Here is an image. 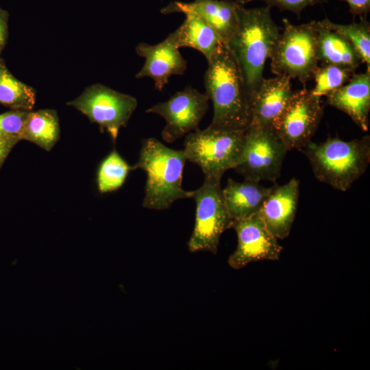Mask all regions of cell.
<instances>
[{
    "mask_svg": "<svg viewBox=\"0 0 370 370\" xmlns=\"http://www.w3.org/2000/svg\"><path fill=\"white\" fill-rule=\"evenodd\" d=\"M271 10L267 5L247 8L237 0V27L225 44L241 69L249 101L264 79L265 63L280 34Z\"/></svg>",
    "mask_w": 370,
    "mask_h": 370,
    "instance_id": "obj_1",
    "label": "cell"
},
{
    "mask_svg": "<svg viewBox=\"0 0 370 370\" xmlns=\"http://www.w3.org/2000/svg\"><path fill=\"white\" fill-rule=\"evenodd\" d=\"M205 94L213 105L209 126L245 130L251 122L249 98L238 64L225 44L208 61Z\"/></svg>",
    "mask_w": 370,
    "mask_h": 370,
    "instance_id": "obj_2",
    "label": "cell"
},
{
    "mask_svg": "<svg viewBox=\"0 0 370 370\" xmlns=\"http://www.w3.org/2000/svg\"><path fill=\"white\" fill-rule=\"evenodd\" d=\"M186 160L183 150L169 148L155 138L142 141L138 160L132 167L147 173L143 207L164 210L179 199L192 198L193 190L182 188Z\"/></svg>",
    "mask_w": 370,
    "mask_h": 370,
    "instance_id": "obj_3",
    "label": "cell"
},
{
    "mask_svg": "<svg viewBox=\"0 0 370 370\" xmlns=\"http://www.w3.org/2000/svg\"><path fill=\"white\" fill-rule=\"evenodd\" d=\"M309 160L314 177L332 188L347 191L367 171L370 162V136L346 141L328 137L310 141L300 149Z\"/></svg>",
    "mask_w": 370,
    "mask_h": 370,
    "instance_id": "obj_4",
    "label": "cell"
},
{
    "mask_svg": "<svg viewBox=\"0 0 370 370\" xmlns=\"http://www.w3.org/2000/svg\"><path fill=\"white\" fill-rule=\"evenodd\" d=\"M283 30L274 47L271 70L275 75L297 79L304 84L318 66L317 21L295 25L283 18Z\"/></svg>",
    "mask_w": 370,
    "mask_h": 370,
    "instance_id": "obj_5",
    "label": "cell"
},
{
    "mask_svg": "<svg viewBox=\"0 0 370 370\" xmlns=\"http://www.w3.org/2000/svg\"><path fill=\"white\" fill-rule=\"evenodd\" d=\"M245 130L208 126L186 134V160L198 165L205 177L221 180L223 173L236 166L241 158Z\"/></svg>",
    "mask_w": 370,
    "mask_h": 370,
    "instance_id": "obj_6",
    "label": "cell"
},
{
    "mask_svg": "<svg viewBox=\"0 0 370 370\" xmlns=\"http://www.w3.org/2000/svg\"><path fill=\"white\" fill-rule=\"evenodd\" d=\"M192 198L196 204V211L188 250L215 254L221 234L232 228L233 223L223 200L221 180L205 177L202 185L193 190Z\"/></svg>",
    "mask_w": 370,
    "mask_h": 370,
    "instance_id": "obj_7",
    "label": "cell"
},
{
    "mask_svg": "<svg viewBox=\"0 0 370 370\" xmlns=\"http://www.w3.org/2000/svg\"><path fill=\"white\" fill-rule=\"evenodd\" d=\"M288 149L272 127L249 125L235 171L244 180L275 182L281 173Z\"/></svg>",
    "mask_w": 370,
    "mask_h": 370,
    "instance_id": "obj_8",
    "label": "cell"
},
{
    "mask_svg": "<svg viewBox=\"0 0 370 370\" xmlns=\"http://www.w3.org/2000/svg\"><path fill=\"white\" fill-rule=\"evenodd\" d=\"M97 123L101 132H108L115 143L121 127L127 125L137 107V99L105 85L95 84L85 88L75 99L67 102Z\"/></svg>",
    "mask_w": 370,
    "mask_h": 370,
    "instance_id": "obj_9",
    "label": "cell"
},
{
    "mask_svg": "<svg viewBox=\"0 0 370 370\" xmlns=\"http://www.w3.org/2000/svg\"><path fill=\"white\" fill-rule=\"evenodd\" d=\"M323 113L321 99L306 87L294 91L273 129L288 151L304 148L315 134Z\"/></svg>",
    "mask_w": 370,
    "mask_h": 370,
    "instance_id": "obj_10",
    "label": "cell"
},
{
    "mask_svg": "<svg viewBox=\"0 0 370 370\" xmlns=\"http://www.w3.org/2000/svg\"><path fill=\"white\" fill-rule=\"evenodd\" d=\"M209 99L205 93L187 86L176 92L167 101L160 102L146 110L163 117L166 125L162 139L171 143L199 129V125L209 108Z\"/></svg>",
    "mask_w": 370,
    "mask_h": 370,
    "instance_id": "obj_11",
    "label": "cell"
},
{
    "mask_svg": "<svg viewBox=\"0 0 370 370\" xmlns=\"http://www.w3.org/2000/svg\"><path fill=\"white\" fill-rule=\"evenodd\" d=\"M232 228L238 238L236 249L228 258V264L232 269H239L256 261L280 259L283 248L258 213L233 220Z\"/></svg>",
    "mask_w": 370,
    "mask_h": 370,
    "instance_id": "obj_12",
    "label": "cell"
},
{
    "mask_svg": "<svg viewBox=\"0 0 370 370\" xmlns=\"http://www.w3.org/2000/svg\"><path fill=\"white\" fill-rule=\"evenodd\" d=\"M179 49L175 30L156 45L138 44L136 53L145 60L136 78L150 77L154 81L155 88L162 90L171 75H183L186 70L187 62Z\"/></svg>",
    "mask_w": 370,
    "mask_h": 370,
    "instance_id": "obj_13",
    "label": "cell"
},
{
    "mask_svg": "<svg viewBox=\"0 0 370 370\" xmlns=\"http://www.w3.org/2000/svg\"><path fill=\"white\" fill-rule=\"evenodd\" d=\"M299 195V182L292 178L287 183L271 186L258 214L269 231L278 239H284L291 230Z\"/></svg>",
    "mask_w": 370,
    "mask_h": 370,
    "instance_id": "obj_14",
    "label": "cell"
},
{
    "mask_svg": "<svg viewBox=\"0 0 370 370\" xmlns=\"http://www.w3.org/2000/svg\"><path fill=\"white\" fill-rule=\"evenodd\" d=\"M237 0H194L192 2H170L160 12L195 14L209 25L225 44L234 33L238 23Z\"/></svg>",
    "mask_w": 370,
    "mask_h": 370,
    "instance_id": "obj_15",
    "label": "cell"
},
{
    "mask_svg": "<svg viewBox=\"0 0 370 370\" xmlns=\"http://www.w3.org/2000/svg\"><path fill=\"white\" fill-rule=\"evenodd\" d=\"M289 77L264 78L250 101L251 125L272 127L287 106L293 93Z\"/></svg>",
    "mask_w": 370,
    "mask_h": 370,
    "instance_id": "obj_16",
    "label": "cell"
},
{
    "mask_svg": "<svg viewBox=\"0 0 370 370\" xmlns=\"http://www.w3.org/2000/svg\"><path fill=\"white\" fill-rule=\"evenodd\" d=\"M326 97L327 104L347 114L362 130H369V71L354 73L343 86Z\"/></svg>",
    "mask_w": 370,
    "mask_h": 370,
    "instance_id": "obj_17",
    "label": "cell"
},
{
    "mask_svg": "<svg viewBox=\"0 0 370 370\" xmlns=\"http://www.w3.org/2000/svg\"><path fill=\"white\" fill-rule=\"evenodd\" d=\"M271 188L257 182L244 180L238 182L228 178L222 194L231 218L238 220L258 213Z\"/></svg>",
    "mask_w": 370,
    "mask_h": 370,
    "instance_id": "obj_18",
    "label": "cell"
},
{
    "mask_svg": "<svg viewBox=\"0 0 370 370\" xmlns=\"http://www.w3.org/2000/svg\"><path fill=\"white\" fill-rule=\"evenodd\" d=\"M318 58L323 64L356 71L362 62L357 52L342 35L317 21Z\"/></svg>",
    "mask_w": 370,
    "mask_h": 370,
    "instance_id": "obj_19",
    "label": "cell"
},
{
    "mask_svg": "<svg viewBox=\"0 0 370 370\" xmlns=\"http://www.w3.org/2000/svg\"><path fill=\"white\" fill-rule=\"evenodd\" d=\"M186 18L175 30L179 48L190 47L201 52L210 60L225 44L216 32L204 21L191 13L184 14Z\"/></svg>",
    "mask_w": 370,
    "mask_h": 370,
    "instance_id": "obj_20",
    "label": "cell"
},
{
    "mask_svg": "<svg viewBox=\"0 0 370 370\" xmlns=\"http://www.w3.org/2000/svg\"><path fill=\"white\" fill-rule=\"evenodd\" d=\"M60 127L58 113L53 109L29 111L25 123L22 140L31 142L47 151L58 143Z\"/></svg>",
    "mask_w": 370,
    "mask_h": 370,
    "instance_id": "obj_21",
    "label": "cell"
},
{
    "mask_svg": "<svg viewBox=\"0 0 370 370\" xmlns=\"http://www.w3.org/2000/svg\"><path fill=\"white\" fill-rule=\"evenodd\" d=\"M36 100V90L16 78L0 58V103L12 110L30 111Z\"/></svg>",
    "mask_w": 370,
    "mask_h": 370,
    "instance_id": "obj_22",
    "label": "cell"
},
{
    "mask_svg": "<svg viewBox=\"0 0 370 370\" xmlns=\"http://www.w3.org/2000/svg\"><path fill=\"white\" fill-rule=\"evenodd\" d=\"M133 167L116 151H112L101 162L97 174V184L101 193L115 191L124 184Z\"/></svg>",
    "mask_w": 370,
    "mask_h": 370,
    "instance_id": "obj_23",
    "label": "cell"
},
{
    "mask_svg": "<svg viewBox=\"0 0 370 370\" xmlns=\"http://www.w3.org/2000/svg\"><path fill=\"white\" fill-rule=\"evenodd\" d=\"M329 28L345 37L354 48L370 71V24L366 17L360 18L359 22L349 24H338L328 18L322 20Z\"/></svg>",
    "mask_w": 370,
    "mask_h": 370,
    "instance_id": "obj_24",
    "label": "cell"
},
{
    "mask_svg": "<svg viewBox=\"0 0 370 370\" xmlns=\"http://www.w3.org/2000/svg\"><path fill=\"white\" fill-rule=\"evenodd\" d=\"M348 69L330 64H321L314 71V86L310 93L321 99L343 86L354 74Z\"/></svg>",
    "mask_w": 370,
    "mask_h": 370,
    "instance_id": "obj_25",
    "label": "cell"
},
{
    "mask_svg": "<svg viewBox=\"0 0 370 370\" xmlns=\"http://www.w3.org/2000/svg\"><path fill=\"white\" fill-rule=\"evenodd\" d=\"M29 112V110H11L0 114V136L17 143L22 140Z\"/></svg>",
    "mask_w": 370,
    "mask_h": 370,
    "instance_id": "obj_26",
    "label": "cell"
},
{
    "mask_svg": "<svg viewBox=\"0 0 370 370\" xmlns=\"http://www.w3.org/2000/svg\"><path fill=\"white\" fill-rule=\"evenodd\" d=\"M243 4L249 2L260 1L265 3V5L277 8L281 11H289L294 13L298 17L300 16L303 10L309 6L325 3L328 0H241Z\"/></svg>",
    "mask_w": 370,
    "mask_h": 370,
    "instance_id": "obj_27",
    "label": "cell"
},
{
    "mask_svg": "<svg viewBox=\"0 0 370 370\" xmlns=\"http://www.w3.org/2000/svg\"><path fill=\"white\" fill-rule=\"evenodd\" d=\"M345 2L350 14L360 18L366 17L370 11V0H341Z\"/></svg>",
    "mask_w": 370,
    "mask_h": 370,
    "instance_id": "obj_28",
    "label": "cell"
},
{
    "mask_svg": "<svg viewBox=\"0 0 370 370\" xmlns=\"http://www.w3.org/2000/svg\"><path fill=\"white\" fill-rule=\"evenodd\" d=\"M8 12L0 8V54L3 50L8 36Z\"/></svg>",
    "mask_w": 370,
    "mask_h": 370,
    "instance_id": "obj_29",
    "label": "cell"
},
{
    "mask_svg": "<svg viewBox=\"0 0 370 370\" xmlns=\"http://www.w3.org/2000/svg\"><path fill=\"white\" fill-rule=\"evenodd\" d=\"M17 142L0 136V169Z\"/></svg>",
    "mask_w": 370,
    "mask_h": 370,
    "instance_id": "obj_30",
    "label": "cell"
}]
</instances>
